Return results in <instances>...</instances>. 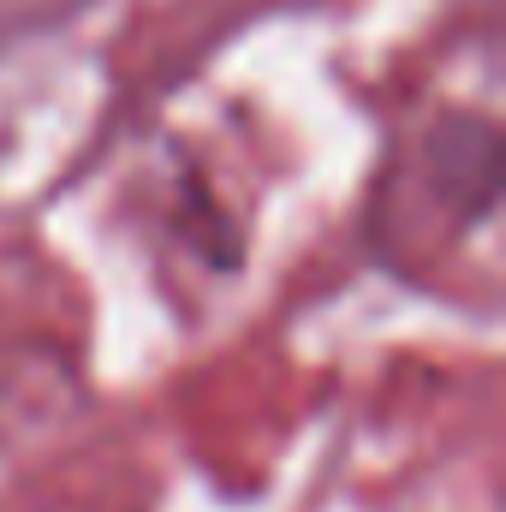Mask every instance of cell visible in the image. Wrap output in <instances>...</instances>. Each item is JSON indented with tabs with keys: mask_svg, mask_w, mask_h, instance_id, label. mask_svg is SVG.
I'll use <instances>...</instances> for the list:
<instances>
[{
	"mask_svg": "<svg viewBox=\"0 0 506 512\" xmlns=\"http://www.w3.org/2000/svg\"><path fill=\"white\" fill-rule=\"evenodd\" d=\"M501 173H506V143L501 126L477 108H447L423 131V179L435 203L453 215L459 233H477L501 209Z\"/></svg>",
	"mask_w": 506,
	"mask_h": 512,
	"instance_id": "cell-1",
	"label": "cell"
},
{
	"mask_svg": "<svg viewBox=\"0 0 506 512\" xmlns=\"http://www.w3.org/2000/svg\"><path fill=\"white\" fill-rule=\"evenodd\" d=\"M173 221H179V239L197 251L203 268H215V274H239L245 268V221L239 215H227V203L209 191V179L197 173V167H185V179H179V209H173Z\"/></svg>",
	"mask_w": 506,
	"mask_h": 512,
	"instance_id": "cell-2",
	"label": "cell"
}]
</instances>
